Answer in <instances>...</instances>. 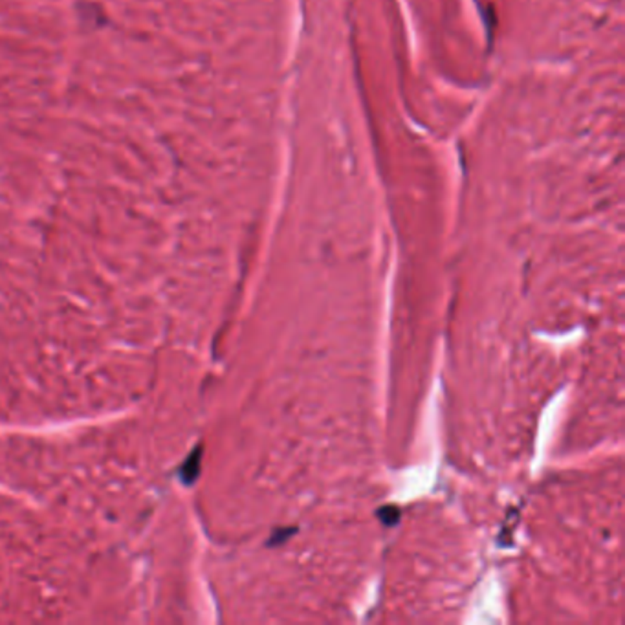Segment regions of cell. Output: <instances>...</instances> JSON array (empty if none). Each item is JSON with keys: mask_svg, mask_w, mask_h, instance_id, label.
Here are the masks:
<instances>
[{"mask_svg": "<svg viewBox=\"0 0 625 625\" xmlns=\"http://www.w3.org/2000/svg\"><path fill=\"white\" fill-rule=\"evenodd\" d=\"M200 459H202V447H197V449L188 456V461L183 462L182 470H180V477H182L183 483L189 484L197 479L198 471H200Z\"/></svg>", "mask_w": 625, "mask_h": 625, "instance_id": "cell-1", "label": "cell"}, {"mask_svg": "<svg viewBox=\"0 0 625 625\" xmlns=\"http://www.w3.org/2000/svg\"><path fill=\"white\" fill-rule=\"evenodd\" d=\"M378 517L382 519V523L387 526L396 525V521L400 519V510L396 506H384L378 511Z\"/></svg>", "mask_w": 625, "mask_h": 625, "instance_id": "cell-2", "label": "cell"}]
</instances>
